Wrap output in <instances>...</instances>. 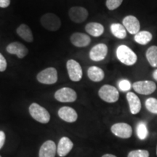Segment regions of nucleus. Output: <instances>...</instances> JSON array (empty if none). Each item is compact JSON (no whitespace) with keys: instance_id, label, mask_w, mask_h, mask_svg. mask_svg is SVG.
I'll use <instances>...</instances> for the list:
<instances>
[{"instance_id":"obj_36","label":"nucleus","mask_w":157,"mask_h":157,"mask_svg":"<svg viewBox=\"0 0 157 157\" xmlns=\"http://www.w3.org/2000/svg\"><path fill=\"white\" fill-rule=\"evenodd\" d=\"M0 157H2V156H0Z\"/></svg>"},{"instance_id":"obj_8","label":"nucleus","mask_w":157,"mask_h":157,"mask_svg":"<svg viewBox=\"0 0 157 157\" xmlns=\"http://www.w3.org/2000/svg\"><path fill=\"white\" fill-rule=\"evenodd\" d=\"M111 130L116 136L120 138H129L132 135V129L130 125L127 123H117L112 125Z\"/></svg>"},{"instance_id":"obj_6","label":"nucleus","mask_w":157,"mask_h":157,"mask_svg":"<svg viewBox=\"0 0 157 157\" xmlns=\"http://www.w3.org/2000/svg\"><path fill=\"white\" fill-rule=\"evenodd\" d=\"M55 98L61 103H72L77 98L76 91L69 87H63L57 90L55 93Z\"/></svg>"},{"instance_id":"obj_7","label":"nucleus","mask_w":157,"mask_h":157,"mask_svg":"<svg viewBox=\"0 0 157 157\" xmlns=\"http://www.w3.org/2000/svg\"><path fill=\"white\" fill-rule=\"evenodd\" d=\"M68 76L73 82H79L82 78V69L80 64L74 60H68L66 63Z\"/></svg>"},{"instance_id":"obj_4","label":"nucleus","mask_w":157,"mask_h":157,"mask_svg":"<svg viewBox=\"0 0 157 157\" xmlns=\"http://www.w3.org/2000/svg\"><path fill=\"white\" fill-rule=\"evenodd\" d=\"M41 24L47 30L56 31L61 26V21L58 15L53 13H46L40 19Z\"/></svg>"},{"instance_id":"obj_25","label":"nucleus","mask_w":157,"mask_h":157,"mask_svg":"<svg viewBox=\"0 0 157 157\" xmlns=\"http://www.w3.org/2000/svg\"><path fill=\"white\" fill-rule=\"evenodd\" d=\"M145 105L148 111L157 114V99L154 98H149L145 102Z\"/></svg>"},{"instance_id":"obj_33","label":"nucleus","mask_w":157,"mask_h":157,"mask_svg":"<svg viewBox=\"0 0 157 157\" xmlns=\"http://www.w3.org/2000/svg\"><path fill=\"white\" fill-rule=\"evenodd\" d=\"M153 78H154L156 81H157V69H156L153 73Z\"/></svg>"},{"instance_id":"obj_14","label":"nucleus","mask_w":157,"mask_h":157,"mask_svg":"<svg viewBox=\"0 0 157 157\" xmlns=\"http://www.w3.org/2000/svg\"><path fill=\"white\" fill-rule=\"evenodd\" d=\"M71 42L72 44L77 48H84L87 47L91 42V39L87 34L83 33L76 32L71 36Z\"/></svg>"},{"instance_id":"obj_34","label":"nucleus","mask_w":157,"mask_h":157,"mask_svg":"<svg viewBox=\"0 0 157 157\" xmlns=\"http://www.w3.org/2000/svg\"><path fill=\"white\" fill-rule=\"evenodd\" d=\"M102 157H117V156H114V155H113V154H108L103 155V156H102Z\"/></svg>"},{"instance_id":"obj_5","label":"nucleus","mask_w":157,"mask_h":157,"mask_svg":"<svg viewBox=\"0 0 157 157\" xmlns=\"http://www.w3.org/2000/svg\"><path fill=\"white\" fill-rule=\"evenodd\" d=\"M37 81L44 84H53L58 81V72L53 67L47 68L36 76Z\"/></svg>"},{"instance_id":"obj_29","label":"nucleus","mask_w":157,"mask_h":157,"mask_svg":"<svg viewBox=\"0 0 157 157\" xmlns=\"http://www.w3.org/2000/svg\"><path fill=\"white\" fill-rule=\"evenodd\" d=\"M119 87L123 92L128 91L131 88V84L128 80L122 79L119 82Z\"/></svg>"},{"instance_id":"obj_10","label":"nucleus","mask_w":157,"mask_h":157,"mask_svg":"<svg viewBox=\"0 0 157 157\" xmlns=\"http://www.w3.org/2000/svg\"><path fill=\"white\" fill-rule=\"evenodd\" d=\"M70 19L76 23H81L87 20L88 11L82 7H73L68 11Z\"/></svg>"},{"instance_id":"obj_24","label":"nucleus","mask_w":157,"mask_h":157,"mask_svg":"<svg viewBox=\"0 0 157 157\" xmlns=\"http://www.w3.org/2000/svg\"><path fill=\"white\" fill-rule=\"evenodd\" d=\"M147 60L154 68H157V46L150 47L146 51Z\"/></svg>"},{"instance_id":"obj_26","label":"nucleus","mask_w":157,"mask_h":157,"mask_svg":"<svg viewBox=\"0 0 157 157\" xmlns=\"http://www.w3.org/2000/svg\"><path fill=\"white\" fill-rule=\"evenodd\" d=\"M148 129L146 124L145 122H140L137 127V135L140 140H144L148 136Z\"/></svg>"},{"instance_id":"obj_18","label":"nucleus","mask_w":157,"mask_h":157,"mask_svg":"<svg viewBox=\"0 0 157 157\" xmlns=\"http://www.w3.org/2000/svg\"><path fill=\"white\" fill-rule=\"evenodd\" d=\"M127 100L129 105V110L132 114H137L141 109V102L140 98L134 93L129 92L127 94Z\"/></svg>"},{"instance_id":"obj_12","label":"nucleus","mask_w":157,"mask_h":157,"mask_svg":"<svg viewBox=\"0 0 157 157\" xmlns=\"http://www.w3.org/2000/svg\"><path fill=\"white\" fill-rule=\"evenodd\" d=\"M7 52L11 55H15L17 58L22 59L29 53L28 49L22 43L18 42H12L7 46Z\"/></svg>"},{"instance_id":"obj_2","label":"nucleus","mask_w":157,"mask_h":157,"mask_svg":"<svg viewBox=\"0 0 157 157\" xmlns=\"http://www.w3.org/2000/svg\"><path fill=\"white\" fill-rule=\"evenodd\" d=\"M29 113L33 119L40 123L47 124L50 120V113L44 108L36 103H32L29 106Z\"/></svg>"},{"instance_id":"obj_21","label":"nucleus","mask_w":157,"mask_h":157,"mask_svg":"<svg viewBox=\"0 0 157 157\" xmlns=\"http://www.w3.org/2000/svg\"><path fill=\"white\" fill-rule=\"evenodd\" d=\"M87 76L91 81L98 82L103 79L105 74L101 68L97 66H91L87 71Z\"/></svg>"},{"instance_id":"obj_17","label":"nucleus","mask_w":157,"mask_h":157,"mask_svg":"<svg viewBox=\"0 0 157 157\" xmlns=\"http://www.w3.org/2000/svg\"><path fill=\"white\" fill-rule=\"evenodd\" d=\"M74 144L72 141L67 137H63L59 141L57 152L59 156L64 157L69 153L73 148Z\"/></svg>"},{"instance_id":"obj_15","label":"nucleus","mask_w":157,"mask_h":157,"mask_svg":"<svg viewBox=\"0 0 157 157\" xmlns=\"http://www.w3.org/2000/svg\"><path fill=\"white\" fill-rule=\"evenodd\" d=\"M58 113L59 117L66 122L72 123L77 120V113L75 110L71 107L63 106L60 108Z\"/></svg>"},{"instance_id":"obj_16","label":"nucleus","mask_w":157,"mask_h":157,"mask_svg":"<svg viewBox=\"0 0 157 157\" xmlns=\"http://www.w3.org/2000/svg\"><path fill=\"white\" fill-rule=\"evenodd\" d=\"M57 151L56 145L52 140H47L39 149V157H55Z\"/></svg>"},{"instance_id":"obj_19","label":"nucleus","mask_w":157,"mask_h":157,"mask_svg":"<svg viewBox=\"0 0 157 157\" xmlns=\"http://www.w3.org/2000/svg\"><path fill=\"white\" fill-rule=\"evenodd\" d=\"M16 32L18 36L26 42H32L34 41V36L30 27L26 24H21L17 29Z\"/></svg>"},{"instance_id":"obj_31","label":"nucleus","mask_w":157,"mask_h":157,"mask_svg":"<svg viewBox=\"0 0 157 157\" xmlns=\"http://www.w3.org/2000/svg\"><path fill=\"white\" fill-rule=\"evenodd\" d=\"M5 142V134L3 131H0V149L2 148Z\"/></svg>"},{"instance_id":"obj_23","label":"nucleus","mask_w":157,"mask_h":157,"mask_svg":"<svg viewBox=\"0 0 157 157\" xmlns=\"http://www.w3.org/2000/svg\"><path fill=\"white\" fill-rule=\"evenodd\" d=\"M111 31L114 36L123 39L127 36V30L120 23H113L111 25Z\"/></svg>"},{"instance_id":"obj_13","label":"nucleus","mask_w":157,"mask_h":157,"mask_svg":"<svg viewBox=\"0 0 157 157\" xmlns=\"http://www.w3.org/2000/svg\"><path fill=\"white\" fill-rule=\"evenodd\" d=\"M122 23L125 29L131 34H136L140 31V24L136 17L127 15L123 19Z\"/></svg>"},{"instance_id":"obj_30","label":"nucleus","mask_w":157,"mask_h":157,"mask_svg":"<svg viewBox=\"0 0 157 157\" xmlns=\"http://www.w3.org/2000/svg\"><path fill=\"white\" fill-rule=\"evenodd\" d=\"M6 68H7V60L2 54L0 53V71H5Z\"/></svg>"},{"instance_id":"obj_35","label":"nucleus","mask_w":157,"mask_h":157,"mask_svg":"<svg viewBox=\"0 0 157 157\" xmlns=\"http://www.w3.org/2000/svg\"><path fill=\"white\" fill-rule=\"evenodd\" d=\"M156 154H157V147H156Z\"/></svg>"},{"instance_id":"obj_11","label":"nucleus","mask_w":157,"mask_h":157,"mask_svg":"<svg viewBox=\"0 0 157 157\" xmlns=\"http://www.w3.org/2000/svg\"><path fill=\"white\" fill-rule=\"evenodd\" d=\"M108 54V47L105 44H98L91 49L90 58L93 61H101L105 59Z\"/></svg>"},{"instance_id":"obj_3","label":"nucleus","mask_w":157,"mask_h":157,"mask_svg":"<svg viewBox=\"0 0 157 157\" xmlns=\"http://www.w3.org/2000/svg\"><path fill=\"white\" fill-rule=\"evenodd\" d=\"M98 95L107 103H115L119 100V93L117 88L109 84H105L98 91Z\"/></svg>"},{"instance_id":"obj_9","label":"nucleus","mask_w":157,"mask_h":157,"mask_svg":"<svg viewBox=\"0 0 157 157\" xmlns=\"http://www.w3.org/2000/svg\"><path fill=\"white\" fill-rule=\"evenodd\" d=\"M133 89L141 95H151L156 89V85L153 81H138L133 84Z\"/></svg>"},{"instance_id":"obj_32","label":"nucleus","mask_w":157,"mask_h":157,"mask_svg":"<svg viewBox=\"0 0 157 157\" xmlns=\"http://www.w3.org/2000/svg\"><path fill=\"white\" fill-rule=\"evenodd\" d=\"M10 4V0H0V7L6 8Z\"/></svg>"},{"instance_id":"obj_1","label":"nucleus","mask_w":157,"mask_h":157,"mask_svg":"<svg viewBox=\"0 0 157 157\" xmlns=\"http://www.w3.org/2000/svg\"><path fill=\"white\" fill-rule=\"evenodd\" d=\"M117 56L119 61L127 66H132L137 60L136 54L130 48L123 44L118 47Z\"/></svg>"},{"instance_id":"obj_27","label":"nucleus","mask_w":157,"mask_h":157,"mask_svg":"<svg viewBox=\"0 0 157 157\" xmlns=\"http://www.w3.org/2000/svg\"><path fill=\"white\" fill-rule=\"evenodd\" d=\"M127 157H149V152L147 150H134L128 154Z\"/></svg>"},{"instance_id":"obj_28","label":"nucleus","mask_w":157,"mask_h":157,"mask_svg":"<svg viewBox=\"0 0 157 157\" xmlns=\"http://www.w3.org/2000/svg\"><path fill=\"white\" fill-rule=\"evenodd\" d=\"M122 2L123 0H106L105 5L109 10H114L121 5Z\"/></svg>"},{"instance_id":"obj_20","label":"nucleus","mask_w":157,"mask_h":157,"mask_svg":"<svg viewBox=\"0 0 157 157\" xmlns=\"http://www.w3.org/2000/svg\"><path fill=\"white\" fill-rule=\"evenodd\" d=\"M85 31L91 36L98 37L103 34L104 27L101 23L92 22L86 25Z\"/></svg>"},{"instance_id":"obj_22","label":"nucleus","mask_w":157,"mask_h":157,"mask_svg":"<svg viewBox=\"0 0 157 157\" xmlns=\"http://www.w3.org/2000/svg\"><path fill=\"white\" fill-rule=\"evenodd\" d=\"M153 38V36L151 33H150L149 31H139L138 33H137L136 34H135L134 39L135 41L138 44L141 45H146L151 41Z\"/></svg>"}]
</instances>
